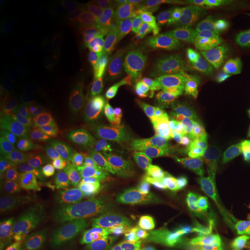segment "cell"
Wrapping results in <instances>:
<instances>
[{
    "label": "cell",
    "instance_id": "cell-3",
    "mask_svg": "<svg viewBox=\"0 0 250 250\" xmlns=\"http://www.w3.org/2000/svg\"><path fill=\"white\" fill-rule=\"evenodd\" d=\"M179 10L199 38L208 43L245 17L241 10L220 0L185 1Z\"/></svg>",
    "mask_w": 250,
    "mask_h": 250
},
{
    "label": "cell",
    "instance_id": "cell-7",
    "mask_svg": "<svg viewBox=\"0 0 250 250\" xmlns=\"http://www.w3.org/2000/svg\"><path fill=\"white\" fill-rule=\"evenodd\" d=\"M50 218L62 231H74L81 221V210L75 197L62 188H50L45 195Z\"/></svg>",
    "mask_w": 250,
    "mask_h": 250
},
{
    "label": "cell",
    "instance_id": "cell-15",
    "mask_svg": "<svg viewBox=\"0 0 250 250\" xmlns=\"http://www.w3.org/2000/svg\"><path fill=\"white\" fill-rule=\"evenodd\" d=\"M249 123H250V107H249Z\"/></svg>",
    "mask_w": 250,
    "mask_h": 250
},
{
    "label": "cell",
    "instance_id": "cell-8",
    "mask_svg": "<svg viewBox=\"0 0 250 250\" xmlns=\"http://www.w3.org/2000/svg\"><path fill=\"white\" fill-rule=\"evenodd\" d=\"M128 193L135 205L142 210H152L161 197V178L157 171L141 168L132 174L128 182Z\"/></svg>",
    "mask_w": 250,
    "mask_h": 250
},
{
    "label": "cell",
    "instance_id": "cell-9",
    "mask_svg": "<svg viewBox=\"0 0 250 250\" xmlns=\"http://www.w3.org/2000/svg\"><path fill=\"white\" fill-rule=\"evenodd\" d=\"M75 143L81 152L93 161L107 160L111 154V138L99 124H83L75 131Z\"/></svg>",
    "mask_w": 250,
    "mask_h": 250
},
{
    "label": "cell",
    "instance_id": "cell-11",
    "mask_svg": "<svg viewBox=\"0 0 250 250\" xmlns=\"http://www.w3.org/2000/svg\"><path fill=\"white\" fill-rule=\"evenodd\" d=\"M38 157L39 163L54 177L71 178L78 171V163L74 156L57 143L47 142L42 145Z\"/></svg>",
    "mask_w": 250,
    "mask_h": 250
},
{
    "label": "cell",
    "instance_id": "cell-4",
    "mask_svg": "<svg viewBox=\"0 0 250 250\" xmlns=\"http://www.w3.org/2000/svg\"><path fill=\"white\" fill-rule=\"evenodd\" d=\"M124 147L134 161H149L157 156V125L150 117L141 116L126 125Z\"/></svg>",
    "mask_w": 250,
    "mask_h": 250
},
{
    "label": "cell",
    "instance_id": "cell-6",
    "mask_svg": "<svg viewBox=\"0 0 250 250\" xmlns=\"http://www.w3.org/2000/svg\"><path fill=\"white\" fill-rule=\"evenodd\" d=\"M153 34L163 45L187 46L193 39V28L181 10L163 9L153 20Z\"/></svg>",
    "mask_w": 250,
    "mask_h": 250
},
{
    "label": "cell",
    "instance_id": "cell-10",
    "mask_svg": "<svg viewBox=\"0 0 250 250\" xmlns=\"http://www.w3.org/2000/svg\"><path fill=\"white\" fill-rule=\"evenodd\" d=\"M20 231L24 238L31 242L35 248L49 246L52 239V231L49 218L42 207L35 205L25 206L18 215Z\"/></svg>",
    "mask_w": 250,
    "mask_h": 250
},
{
    "label": "cell",
    "instance_id": "cell-5",
    "mask_svg": "<svg viewBox=\"0 0 250 250\" xmlns=\"http://www.w3.org/2000/svg\"><path fill=\"white\" fill-rule=\"evenodd\" d=\"M250 36V22L246 14L238 24L217 36L206 46L205 60L208 65L220 70L231 64L246 39Z\"/></svg>",
    "mask_w": 250,
    "mask_h": 250
},
{
    "label": "cell",
    "instance_id": "cell-2",
    "mask_svg": "<svg viewBox=\"0 0 250 250\" xmlns=\"http://www.w3.org/2000/svg\"><path fill=\"white\" fill-rule=\"evenodd\" d=\"M50 81V70L39 59H18L6 67L1 95L10 103H27L38 98Z\"/></svg>",
    "mask_w": 250,
    "mask_h": 250
},
{
    "label": "cell",
    "instance_id": "cell-13",
    "mask_svg": "<svg viewBox=\"0 0 250 250\" xmlns=\"http://www.w3.org/2000/svg\"><path fill=\"white\" fill-rule=\"evenodd\" d=\"M6 250H35V246L21 235L10 233L6 239Z\"/></svg>",
    "mask_w": 250,
    "mask_h": 250
},
{
    "label": "cell",
    "instance_id": "cell-14",
    "mask_svg": "<svg viewBox=\"0 0 250 250\" xmlns=\"http://www.w3.org/2000/svg\"><path fill=\"white\" fill-rule=\"evenodd\" d=\"M246 17H248V20H249V22H250V13H248V14H246Z\"/></svg>",
    "mask_w": 250,
    "mask_h": 250
},
{
    "label": "cell",
    "instance_id": "cell-12",
    "mask_svg": "<svg viewBox=\"0 0 250 250\" xmlns=\"http://www.w3.org/2000/svg\"><path fill=\"white\" fill-rule=\"evenodd\" d=\"M231 65L238 71V75H250V36L233 57Z\"/></svg>",
    "mask_w": 250,
    "mask_h": 250
},
{
    "label": "cell",
    "instance_id": "cell-1",
    "mask_svg": "<svg viewBox=\"0 0 250 250\" xmlns=\"http://www.w3.org/2000/svg\"><path fill=\"white\" fill-rule=\"evenodd\" d=\"M188 116L184 106L166 103L159 108L157 125V156L156 171L163 181L171 179L178 171L182 146L188 131Z\"/></svg>",
    "mask_w": 250,
    "mask_h": 250
}]
</instances>
